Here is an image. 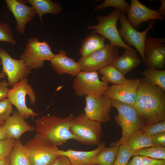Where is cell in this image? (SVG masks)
Here are the masks:
<instances>
[{
    "mask_svg": "<svg viewBox=\"0 0 165 165\" xmlns=\"http://www.w3.org/2000/svg\"><path fill=\"white\" fill-rule=\"evenodd\" d=\"M133 106L145 126L165 120V91L141 78Z\"/></svg>",
    "mask_w": 165,
    "mask_h": 165,
    "instance_id": "6da1fadb",
    "label": "cell"
},
{
    "mask_svg": "<svg viewBox=\"0 0 165 165\" xmlns=\"http://www.w3.org/2000/svg\"><path fill=\"white\" fill-rule=\"evenodd\" d=\"M71 114L64 117L47 114L35 119V130L37 134L56 146L66 142L68 140L75 139V136L70 130L74 118Z\"/></svg>",
    "mask_w": 165,
    "mask_h": 165,
    "instance_id": "7a4b0ae2",
    "label": "cell"
},
{
    "mask_svg": "<svg viewBox=\"0 0 165 165\" xmlns=\"http://www.w3.org/2000/svg\"><path fill=\"white\" fill-rule=\"evenodd\" d=\"M112 106L118 111V114L115 116L114 119L121 126L122 135L119 141L111 143L110 146H119L131 134L140 130L145 124L133 105L112 99Z\"/></svg>",
    "mask_w": 165,
    "mask_h": 165,
    "instance_id": "3957f363",
    "label": "cell"
},
{
    "mask_svg": "<svg viewBox=\"0 0 165 165\" xmlns=\"http://www.w3.org/2000/svg\"><path fill=\"white\" fill-rule=\"evenodd\" d=\"M101 123L90 119L84 113L74 117L70 130L80 143L88 145H98L101 142Z\"/></svg>",
    "mask_w": 165,
    "mask_h": 165,
    "instance_id": "277c9868",
    "label": "cell"
},
{
    "mask_svg": "<svg viewBox=\"0 0 165 165\" xmlns=\"http://www.w3.org/2000/svg\"><path fill=\"white\" fill-rule=\"evenodd\" d=\"M121 11L116 9L108 15L97 16V24L89 26L88 29H93L92 33L99 34L105 38L108 39L112 45L132 51H136L128 46L120 37L117 28V22Z\"/></svg>",
    "mask_w": 165,
    "mask_h": 165,
    "instance_id": "5b68a950",
    "label": "cell"
},
{
    "mask_svg": "<svg viewBox=\"0 0 165 165\" xmlns=\"http://www.w3.org/2000/svg\"><path fill=\"white\" fill-rule=\"evenodd\" d=\"M24 145L29 152L31 165H51L60 156L57 146L37 134Z\"/></svg>",
    "mask_w": 165,
    "mask_h": 165,
    "instance_id": "8992f818",
    "label": "cell"
},
{
    "mask_svg": "<svg viewBox=\"0 0 165 165\" xmlns=\"http://www.w3.org/2000/svg\"><path fill=\"white\" fill-rule=\"evenodd\" d=\"M29 97L31 104H35L36 96L31 86L28 83L27 78L21 80L12 88L9 89L7 97L11 104L16 108L19 113L25 119L31 116L32 119L39 114L35 112L26 105V96Z\"/></svg>",
    "mask_w": 165,
    "mask_h": 165,
    "instance_id": "52a82bcc",
    "label": "cell"
},
{
    "mask_svg": "<svg viewBox=\"0 0 165 165\" xmlns=\"http://www.w3.org/2000/svg\"><path fill=\"white\" fill-rule=\"evenodd\" d=\"M55 55L47 42L33 37L29 39L20 59L32 69L43 67L45 61H50Z\"/></svg>",
    "mask_w": 165,
    "mask_h": 165,
    "instance_id": "ba28073f",
    "label": "cell"
},
{
    "mask_svg": "<svg viewBox=\"0 0 165 165\" xmlns=\"http://www.w3.org/2000/svg\"><path fill=\"white\" fill-rule=\"evenodd\" d=\"M109 86L100 80L97 72H80L73 83L75 94L78 97L104 95Z\"/></svg>",
    "mask_w": 165,
    "mask_h": 165,
    "instance_id": "9c48e42d",
    "label": "cell"
},
{
    "mask_svg": "<svg viewBox=\"0 0 165 165\" xmlns=\"http://www.w3.org/2000/svg\"><path fill=\"white\" fill-rule=\"evenodd\" d=\"M118 47L108 43L103 48L85 57H81L78 61L81 71L97 72L103 68L112 64L118 56Z\"/></svg>",
    "mask_w": 165,
    "mask_h": 165,
    "instance_id": "30bf717a",
    "label": "cell"
},
{
    "mask_svg": "<svg viewBox=\"0 0 165 165\" xmlns=\"http://www.w3.org/2000/svg\"><path fill=\"white\" fill-rule=\"evenodd\" d=\"M121 27L119 31L120 36L124 42L129 46H133L140 53L144 63H145L144 44L148 31L152 29L156 22L154 20L150 21L146 29L142 32H139L134 29L128 22L125 13H121L119 19Z\"/></svg>",
    "mask_w": 165,
    "mask_h": 165,
    "instance_id": "8fae6325",
    "label": "cell"
},
{
    "mask_svg": "<svg viewBox=\"0 0 165 165\" xmlns=\"http://www.w3.org/2000/svg\"><path fill=\"white\" fill-rule=\"evenodd\" d=\"M0 58L2 72L6 75L9 86L12 87L20 80L27 78L32 70L23 60L13 58L2 48H0Z\"/></svg>",
    "mask_w": 165,
    "mask_h": 165,
    "instance_id": "7c38bea8",
    "label": "cell"
},
{
    "mask_svg": "<svg viewBox=\"0 0 165 165\" xmlns=\"http://www.w3.org/2000/svg\"><path fill=\"white\" fill-rule=\"evenodd\" d=\"M84 113L90 120L105 123L110 121L112 117V99L104 95L86 96Z\"/></svg>",
    "mask_w": 165,
    "mask_h": 165,
    "instance_id": "4fadbf2b",
    "label": "cell"
},
{
    "mask_svg": "<svg viewBox=\"0 0 165 165\" xmlns=\"http://www.w3.org/2000/svg\"><path fill=\"white\" fill-rule=\"evenodd\" d=\"M165 38L146 37L144 44L145 64L147 68L164 70L165 68Z\"/></svg>",
    "mask_w": 165,
    "mask_h": 165,
    "instance_id": "5bb4252c",
    "label": "cell"
},
{
    "mask_svg": "<svg viewBox=\"0 0 165 165\" xmlns=\"http://www.w3.org/2000/svg\"><path fill=\"white\" fill-rule=\"evenodd\" d=\"M140 82V78L131 79L124 83L112 85L104 95L112 99L133 105Z\"/></svg>",
    "mask_w": 165,
    "mask_h": 165,
    "instance_id": "9a60e30c",
    "label": "cell"
},
{
    "mask_svg": "<svg viewBox=\"0 0 165 165\" xmlns=\"http://www.w3.org/2000/svg\"><path fill=\"white\" fill-rule=\"evenodd\" d=\"M127 13L128 22L136 30L143 22L155 20H162L165 19V17L161 15L157 10L148 8L138 0H131Z\"/></svg>",
    "mask_w": 165,
    "mask_h": 165,
    "instance_id": "2e32d148",
    "label": "cell"
},
{
    "mask_svg": "<svg viewBox=\"0 0 165 165\" xmlns=\"http://www.w3.org/2000/svg\"><path fill=\"white\" fill-rule=\"evenodd\" d=\"M9 11L14 15L16 22V29L19 33L24 34L26 25L37 14L31 6L26 5V1L5 0Z\"/></svg>",
    "mask_w": 165,
    "mask_h": 165,
    "instance_id": "e0dca14e",
    "label": "cell"
},
{
    "mask_svg": "<svg viewBox=\"0 0 165 165\" xmlns=\"http://www.w3.org/2000/svg\"><path fill=\"white\" fill-rule=\"evenodd\" d=\"M4 127L7 138H13L16 140H19L24 133L35 130V128L27 122L17 110L14 111L5 121Z\"/></svg>",
    "mask_w": 165,
    "mask_h": 165,
    "instance_id": "ac0fdd59",
    "label": "cell"
},
{
    "mask_svg": "<svg viewBox=\"0 0 165 165\" xmlns=\"http://www.w3.org/2000/svg\"><path fill=\"white\" fill-rule=\"evenodd\" d=\"M50 62L53 69L59 75L67 74L76 76L81 71L79 62L67 56L66 52L63 50H60Z\"/></svg>",
    "mask_w": 165,
    "mask_h": 165,
    "instance_id": "d6986e66",
    "label": "cell"
},
{
    "mask_svg": "<svg viewBox=\"0 0 165 165\" xmlns=\"http://www.w3.org/2000/svg\"><path fill=\"white\" fill-rule=\"evenodd\" d=\"M105 145V143L100 142L97 148L92 150L85 151L59 149L58 153L59 155L67 157L71 165H95L93 163L94 158Z\"/></svg>",
    "mask_w": 165,
    "mask_h": 165,
    "instance_id": "ffe728a7",
    "label": "cell"
},
{
    "mask_svg": "<svg viewBox=\"0 0 165 165\" xmlns=\"http://www.w3.org/2000/svg\"><path fill=\"white\" fill-rule=\"evenodd\" d=\"M141 61L136 51L125 50L123 54L117 57L112 64L125 76L129 71L137 67Z\"/></svg>",
    "mask_w": 165,
    "mask_h": 165,
    "instance_id": "44dd1931",
    "label": "cell"
},
{
    "mask_svg": "<svg viewBox=\"0 0 165 165\" xmlns=\"http://www.w3.org/2000/svg\"><path fill=\"white\" fill-rule=\"evenodd\" d=\"M123 144L133 154L142 148L155 146L151 137L144 135L141 130L131 134Z\"/></svg>",
    "mask_w": 165,
    "mask_h": 165,
    "instance_id": "7402d4cb",
    "label": "cell"
},
{
    "mask_svg": "<svg viewBox=\"0 0 165 165\" xmlns=\"http://www.w3.org/2000/svg\"><path fill=\"white\" fill-rule=\"evenodd\" d=\"M33 7L39 18L41 24L43 22L42 16L47 13L57 15L62 10V8L58 2H54L51 0H27Z\"/></svg>",
    "mask_w": 165,
    "mask_h": 165,
    "instance_id": "603a6c76",
    "label": "cell"
},
{
    "mask_svg": "<svg viewBox=\"0 0 165 165\" xmlns=\"http://www.w3.org/2000/svg\"><path fill=\"white\" fill-rule=\"evenodd\" d=\"M29 152L20 141L15 140L10 154V165H31Z\"/></svg>",
    "mask_w": 165,
    "mask_h": 165,
    "instance_id": "cb8c5ba5",
    "label": "cell"
},
{
    "mask_svg": "<svg viewBox=\"0 0 165 165\" xmlns=\"http://www.w3.org/2000/svg\"><path fill=\"white\" fill-rule=\"evenodd\" d=\"M105 38L95 33L88 36L82 42L80 50L82 57H85L92 53L103 48L105 46Z\"/></svg>",
    "mask_w": 165,
    "mask_h": 165,
    "instance_id": "d4e9b609",
    "label": "cell"
},
{
    "mask_svg": "<svg viewBox=\"0 0 165 165\" xmlns=\"http://www.w3.org/2000/svg\"><path fill=\"white\" fill-rule=\"evenodd\" d=\"M119 146H105L95 156L93 160L95 165H113L117 157Z\"/></svg>",
    "mask_w": 165,
    "mask_h": 165,
    "instance_id": "484cf974",
    "label": "cell"
},
{
    "mask_svg": "<svg viewBox=\"0 0 165 165\" xmlns=\"http://www.w3.org/2000/svg\"><path fill=\"white\" fill-rule=\"evenodd\" d=\"M98 72L102 75V81L112 85L121 84L128 81L124 75L116 68L112 64H110L101 68Z\"/></svg>",
    "mask_w": 165,
    "mask_h": 165,
    "instance_id": "4316f807",
    "label": "cell"
},
{
    "mask_svg": "<svg viewBox=\"0 0 165 165\" xmlns=\"http://www.w3.org/2000/svg\"><path fill=\"white\" fill-rule=\"evenodd\" d=\"M144 78L165 91V70L147 68L142 72Z\"/></svg>",
    "mask_w": 165,
    "mask_h": 165,
    "instance_id": "83f0119b",
    "label": "cell"
},
{
    "mask_svg": "<svg viewBox=\"0 0 165 165\" xmlns=\"http://www.w3.org/2000/svg\"><path fill=\"white\" fill-rule=\"evenodd\" d=\"M135 155L144 156L156 160H165V147L154 146L143 148L134 152L133 156Z\"/></svg>",
    "mask_w": 165,
    "mask_h": 165,
    "instance_id": "f1b7e54d",
    "label": "cell"
},
{
    "mask_svg": "<svg viewBox=\"0 0 165 165\" xmlns=\"http://www.w3.org/2000/svg\"><path fill=\"white\" fill-rule=\"evenodd\" d=\"M130 5L124 0H105L104 2L94 7L95 10L100 9L108 7H112L127 13Z\"/></svg>",
    "mask_w": 165,
    "mask_h": 165,
    "instance_id": "f546056e",
    "label": "cell"
},
{
    "mask_svg": "<svg viewBox=\"0 0 165 165\" xmlns=\"http://www.w3.org/2000/svg\"><path fill=\"white\" fill-rule=\"evenodd\" d=\"M127 165H165V160H156L147 157L135 155Z\"/></svg>",
    "mask_w": 165,
    "mask_h": 165,
    "instance_id": "4dcf8cb0",
    "label": "cell"
},
{
    "mask_svg": "<svg viewBox=\"0 0 165 165\" xmlns=\"http://www.w3.org/2000/svg\"><path fill=\"white\" fill-rule=\"evenodd\" d=\"M140 130L144 135L149 137L165 132V120L145 126Z\"/></svg>",
    "mask_w": 165,
    "mask_h": 165,
    "instance_id": "1f68e13d",
    "label": "cell"
},
{
    "mask_svg": "<svg viewBox=\"0 0 165 165\" xmlns=\"http://www.w3.org/2000/svg\"><path fill=\"white\" fill-rule=\"evenodd\" d=\"M133 156V153L124 144L121 145L117 157L113 165H127L130 159Z\"/></svg>",
    "mask_w": 165,
    "mask_h": 165,
    "instance_id": "d6a6232c",
    "label": "cell"
},
{
    "mask_svg": "<svg viewBox=\"0 0 165 165\" xmlns=\"http://www.w3.org/2000/svg\"><path fill=\"white\" fill-rule=\"evenodd\" d=\"M15 140L8 138L0 140V160L9 156Z\"/></svg>",
    "mask_w": 165,
    "mask_h": 165,
    "instance_id": "836d02e7",
    "label": "cell"
},
{
    "mask_svg": "<svg viewBox=\"0 0 165 165\" xmlns=\"http://www.w3.org/2000/svg\"><path fill=\"white\" fill-rule=\"evenodd\" d=\"M1 41L7 42L13 45H15L16 43L9 25L0 21V42Z\"/></svg>",
    "mask_w": 165,
    "mask_h": 165,
    "instance_id": "e575fe53",
    "label": "cell"
},
{
    "mask_svg": "<svg viewBox=\"0 0 165 165\" xmlns=\"http://www.w3.org/2000/svg\"><path fill=\"white\" fill-rule=\"evenodd\" d=\"M13 112L12 105L8 98L0 101V121L5 122Z\"/></svg>",
    "mask_w": 165,
    "mask_h": 165,
    "instance_id": "d590c367",
    "label": "cell"
},
{
    "mask_svg": "<svg viewBox=\"0 0 165 165\" xmlns=\"http://www.w3.org/2000/svg\"><path fill=\"white\" fill-rule=\"evenodd\" d=\"M151 137L155 146L165 147V132L155 134Z\"/></svg>",
    "mask_w": 165,
    "mask_h": 165,
    "instance_id": "8d00e7d4",
    "label": "cell"
},
{
    "mask_svg": "<svg viewBox=\"0 0 165 165\" xmlns=\"http://www.w3.org/2000/svg\"><path fill=\"white\" fill-rule=\"evenodd\" d=\"M8 82L6 80L0 82V101L6 98L9 89Z\"/></svg>",
    "mask_w": 165,
    "mask_h": 165,
    "instance_id": "74e56055",
    "label": "cell"
},
{
    "mask_svg": "<svg viewBox=\"0 0 165 165\" xmlns=\"http://www.w3.org/2000/svg\"><path fill=\"white\" fill-rule=\"evenodd\" d=\"M51 165H71L69 160L65 156L60 155Z\"/></svg>",
    "mask_w": 165,
    "mask_h": 165,
    "instance_id": "f35d334b",
    "label": "cell"
},
{
    "mask_svg": "<svg viewBox=\"0 0 165 165\" xmlns=\"http://www.w3.org/2000/svg\"><path fill=\"white\" fill-rule=\"evenodd\" d=\"M161 6L159 10H157L160 14L163 16L165 15V0H160Z\"/></svg>",
    "mask_w": 165,
    "mask_h": 165,
    "instance_id": "ab89813d",
    "label": "cell"
},
{
    "mask_svg": "<svg viewBox=\"0 0 165 165\" xmlns=\"http://www.w3.org/2000/svg\"><path fill=\"white\" fill-rule=\"evenodd\" d=\"M7 138L4 124H0V140Z\"/></svg>",
    "mask_w": 165,
    "mask_h": 165,
    "instance_id": "60d3db41",
    "label": "cell"
},
{
    "mask_svg": "<svg viewBox=\"0 0 165 165\" xmlns=\"http://www.w3.org/2000/svg\"><path fill=\"white\" fill-rule=\"evenodd\" d=\"M10 160L9 156L4 159L0 160V165H10Z\"/></svg>",
    "mask_w": 165,
    "mask_h": 165,
    "instance_id": "b9f144b4",
    "label": "cell"
},
{
    "mask_svg": "<svg viewBox=\"0 0 165 165\" xmlns=\"http://www.w3.org/2000/svg\"><path fill=\"white\" fill-rule=\"evenodd\" d=\"M7 77L6 74L3 72L0 73V79L4 78Z\"/></svg>",
    "mask_w": 165,
    "mask_h": 165,
    "instance_id": "7bdbcfd3",
    "label": "cell"
},
{
    "mask_svg": "<svg viewBox=\"0 0 165 165\" xmlns=\"http://www.w3.org/2000/svg\"><path fill=\"white\" fill-rule=\"evenodd\" d=\"M5 122L0 121V124H4L5 123Z\"/></svg>",
    "mask_w": 165,
    "mask_h": 165,
    "instance_id": "ee69618b",
    "label": "cell"
},
{
    "mask_svg": "<svg viewBox=\"0 0 165 165\" xmlns=\"http://www.w3.org/2000/svg\"><path fill=\"white\" fill-rule=\"evenodd\" d=\"M0 64H2L0 58Z\"/></svg>",
    "mask_w": 165,
    "mask_h": 165,
    "instance_id": "f6af8a7d",
    "label": "cell"
}]
</instances>
